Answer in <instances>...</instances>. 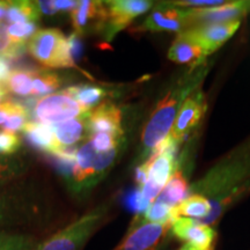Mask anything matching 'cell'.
Here are the masks:
<instances>
[{"instance_id": "obj_1", "label": "cell", "mask_w": 250, "mask_h": 250, "mask_svg": "<svg viewBox=\"0 0 250 250\" xmlns=\"http://www.w3.org/2000/svg\"><path fill=\"white\" fill-rule=\"evenodd\" d=\"M208 72V67L203 62L197 66L189 67V70L171 83L164 98L151 112V116L142 131L139 147L140 160H147L154 149L169 136L184 100L197 88L202 87Z\"/></svg>"}, {"instance_id": "obj_2", "label": "cell", "mask_w": 250, "mask_h": 250, "mask_svg": "<svg viewBox=\"0 0 250 250\" xmlns=\"http://www.w3.org/2000/svg\"><path fill=\"white\" fill-rule=\"evenodd\" d=\"M48 213L45 197L34 184L17 181L0 188V232L42 224Z\"/></svg>"}, {"instance_id": "obj_3", "label": "cell", "mask_w": 250, "mask_h": 250, "mask_svg": "<svg viewBox=\"0 0 250 250\" xmlns=\"http://www.w3.org/2000/svg\"><path fill=\"white\" fill-rule=\"evenodd\" d=\"M250 180V136L237 147L221 158L192 186L189 195H202L215 202Z\"/></svg>"}, {"instance_id": "obj_4", "label": "cell", "mask_w": 250, "mask_h": 250, "mask_svg": "<svg viewBox=\"0 0 250 250\" xmlns=\"http://www.w3.org/2000/svg\"><path fill=\"white\" fill-rule=\"evenodd\" d=\"M108 210V205H99L44 241L39 242L34 250H83L87 241L107 218Z\"/></svg>"}, {"instance_id": "obj_5", "label": "cell", "mask_w": 250, "mask_h": 250, "mask_svg": "<svg viewBox=\"0 0 250 250\" xmlns=\"http://www.w3.org/2000/svg\"><path fill=\"white\" fill-rule=\"evenodd\" d=\"M30 55L49 68L76 67L68 55L67 39L59 29L39 30L27 42Z\"/></svg>"}, {"instance_id": "obj_6", "label": "cell", "mask_w": 250, "mask_h": 250, "mask_svg": "<svg viewBox=\"0 0 250 250\" xmlns=\"http://www.w3.org/2000/svg\"><path fill=\"white\" fill-rule=\"evenodd\" d=\"M89 111L65 90L43 96L34 104L35 120L46 125L62 123L89 114Z\"/></svg>"}, {"instance_id": "obj_7", "label": "cell", "mask_w": 250, "mask_h": 250, "mask_svg": "<svg viewBox=\"0 0 250 250\" xmlns=\"http://www.w3.org/2000/svg\"><path fill=\"white\" fill-rule=\"evenodd\" d=\"M169 223H149L142 214L133 220L126 235L114 250H155L160 245L168 230L171 229Z\"/></svg>"}, {"instance_id": "obj_8", "label": "cell", "mask_w": 250, "mask_h": 250, "mask_svg": "<svg viewBox=\"0 0 250 250\" xmlns=\"http://www.w3.org/2000/svg\"><path fill=\"white\" fill-rule=\"evenodd\" d=\"M98 153L90 140L77 149L73 171L66 182L68 189L74 195L81 196L85 192L90 191L101 181L95 170V160Z\"/></svg>"}, {"instance_id": "obj_9", "label": "cell", "mask_w": 250, "mask_h": 250, "mask_svg": "<svg viewBox=\"0 0 250 250\" xmlns=\"http://www.w3.org/2000/svg\"><path fill=\"white\" fill-rule=\"evenodd\" d=\"M108 20L102 35L110 42L115 36L126 28L136 18L145 14L152 8L153 2L146 0H114L105 1Z\"/></svg>"}, {"instance_id": "obj_10", "label": "cell", "mask_w": 250, "mask_h": 250, "mask_svg": "<svg viewBox=\"0 0 250 250\" xmlns=\"http://www.w3.org/2000/svg\"><path fill=\"white\" fill-rule=\"evenodd\" d=\"M248 12L249 1H232L213 7L191 8L189 9V30L208 24L241 21V18Z\"/></svg>"}, {"instance_id": "obj_11", "label": "cell", "mask_w": 250, "mask_h": 250, "mask_svg": "<svg viewBox=\"0 0 250 250\" xmlns=\"http://www.w3.org/2000/svg\"><path fill=\"white\" fill-rule=\"evenodd\" d=\"M206 110L205 95L202 87L197 88L190 94L181 105L177 112L176 120L174 122L169 136L177 144H181L195 126L202 121Z\"/></svg>"}, {"instance_id": "obj_12", "label": "cell", "mask_w": 250, "mask_h": 250, "mask_svg": "<svg viewBox=\"0 0 250 250\" xmlns=\"http://www.w3.org/2000/svg\"><path fill=\"white\" fill-rule=\"evenodd\" d=\"M139 29L152 33H183L189 30V9L176 7L170 2L156 5Z\"/></svg>"}, {"instance_id": "obj_13", "label": "cell", "mask_w": 250, "mask_h": 250, "mask_svg": "<svg viewBox=\"0 0 250 250\" xmlns=\"http://www.w3.org/2000/svg\"><path fill=\"white\" fill-rule=\"evenodd\" d=\"M171 232L177 239L195 250H214L217 232L208 225L188 218H176L171 224Z\"/></svg>"}, {"instance_id": "obj_14", "label": "cell", "mask_w": 250, "mask_h": 250, "mask_svg": "<svg viewBox=\"0 0 250 250\" xmlns=\"http://www.w3.org/2000/svg\"><path fill=\"white\" fill-rule=\"evenodd\" d=\"M74 33L83 34L103 33L108 20V8L105 1H79L77 8L71 13Z\"/></svg>"}, {"instance_id": "obj_15", "label": "cell", "mask_w": 250, "mask_h": 250, "mask_svg": "<svg viewBox=\"0 0 250 250\" xmlns=\"http://www.w3.org/2000/svg\"><path fill=\"white\" fill-rule=\"evenodd\" d=\"M123 112L118 105L105 101L89 111L88 129L90 136L96 133H110L123 137L125 132L122 125Z\"/></svg>"}, {"instance_id": "obj_16", "label": "cell", "mask_w": 250, "mask_h": 250, "mask_svg": "<svg viewBox=\"0 0 250 250\" xmlns=\"http://www.w3.org/2000/svg\"><path fill=\"white\" fill-rule=\"evenodd\" d=\"M208 56V52L191 30L177 34L168 50L169 61L180 65H189L190 67L203 64Z\"/></svg>"}, {"instance_id": "obj_17", "label": "cell", "mask_w": 250, "mask_h": 250, "mask_svg": "<svg viewBox=\"0 0 250 250\" xmlns=\"http://www.w3.org/2000/svg\"><path fill=\"white\" fill-rule=\"evenodd\" d=\"M240 24H241V21H232V22L208 24V26L193 28L190 30L210 56L218 49H220L236 33Z\"/></svg>"}, {"instance_id": "obj_18", "label": "cell", "mask_w": 250, "mask_h": 250, "mask_svg": "<svg viewBox=\"0 0 250 250\" xmlns=\"http://www.w3.org/2000/svg\"><path fill=\"white\" fill-rule=\"evenodd\" d=\"M88 115L73 118V120L56 124L54 129L58 147H73L88 136Z\"/></svg>"}, {"instance_id": "obj_19", "label": "cell", "mask_w": 250, "mask_h": 250, "mask_svg": "<svg viewBox=\"0 0 250 250\" xmlns=\"http://www.w3.org/2000/svg\"><path fill=\"white\" fill-rule=\"evenodd\" d=\"M22 132L28 144L39 151L48 153V154H54L59 148L57 142H56L54 129L50 125L28 122L26 126L23 127Z\"/></svg>"}, {"instance_id": "obj_20", "label": "cell", "mask_w": 250, "mask_h": 250, "mask_svg": "<svg viewBox=\"0 0 250 250\" xmlns=\"http://www.w3.org/2000/svg\"><path fill=\"white\" fill-rule=\"evenodd\" d=\"M186 171L182 168H177L171 175L166 187L156 199L169 205L170 208H176L180 203L189 196L190 186L186 177Z\"/></svg>"}, {"instance_id": "obj_21", "label": "cell", "mask_w": 250, "mask_h": 250, "mask_svg": "<svg viewBox=\"0 0 250 250\" xmlns=\"http://www.w3.org/2000/svg\"><path fill=\"white\" fill-rule=\"evenodd\" d=\"M211 212V203L202 195H189L182 203L174 208V219L188 218L202 221Z\"/></svg>"}, {"instance_id": "obj_22", "label": "cell", "mask_w": 250, "mask_h": 250, "mask_svg": "<svg viewBox=\"0 0 250 250\" xmlns=\"http://www.w3.org/2000/svg\"><path fill=\"white\" fill-rule=\"evenodd\" d=\"M29 169V164L22 156L0 155V188L17 182Z\"/></svg>"}, {"instance_id": "obj_23", "label": "cell", "mask_w": 250, "mask_h": 250, "mask_svg": "<svg viewBox=\"0 0 250 250\" xmlns=\"http://www.w3.org/2000/svg\"><path fill=\"white\" fill-rule=\"evenodd\" d=\"M40 14V9L35 1H8L6 21L11 22V24L36 22Z\"/></svg>"}, {"instance_id": "obj_24", "label": "cell", "mask_w": 250, "mask_h": 250, "mask_svg": "<svg viewBox=\"0 0 250 250\" xmlns=\"http://www.w3.org/2000/svg\"><path fill=\"white\" fill-rule=\"evenodd\" d=\"M65 92L89 110L108 95V92L104 88L93 85L71 86L65 89Z\"/></svg>"}, {"instance_id": "obj_25", "label": "cell", "mask_w": 250, "mask_h": 250, "mask_svg": "<svg viewBox=\"0 0 250 250\" xmlns=\"http://www.w3.org/2000/svg\"><path fill=\"white\" fill-rule=\"evenodd\" d=\"M39 242L31 234L9 230L0 232V250H34Z\"/></svg>"}, {"instance_id": "obj_26", "label": "cell", "mask_w": 250, "mask_h": 250, "mask_svg": "<svg viewBox=\"0 0 250 250\" xmlns=\"http://www.w3.org/2000/svg\"><path fill=\"white\" fill-rule=\"evenodd\" d=\"M36 72L15 71L7 80V89L19 96L33 95V79Z\"/></svg>"}, {"instance_id": "obj_27", "label": "cell", "mask_w": 250, "mask_h": 250, "mask_svg": "<svg viewBox=\"0 0 250 250\" xmlns=\"http://www.w3.org/2000/svg\"><path fill=\"white\" fill-rule=\"evenodd\" d=\"M61 86V79L51 72H36L33 79V95L42 96L55 92Z\"/></svg>"}, {"instance_id": "obj_28", "label": "cell", "mask_w": 250, "mask_h": 250, "mask_svg": "<svg viewBox=\"0 0 250 250\" xmlns=\"http://www.w3.org/2000/svg\"><path fill=\"white\" fill-rule=\"evenodd\" d=\"M143 218L149 223H169L174 221V208L165 204L164 202L155 199L149 208L144 212Z\"/></svg>"}, {"instance_id": "obj_29", "label": "cell", "mask_w": 250, "mask_h": 250, "mask_svg": "<svg viewBox=\"0 0 250 250\" xmlns=\"http://www.w3.org/2000/svg\"><path fill=\"white\" fill-rule=\"evenodd\" d=\"M7 33L15 44L26 45L27 40L29 41L37 33V24L36 22L12 23L7 26Z\"/></svg>"}, {"instance_id": "obj_30", "label": "cell", "mask_w": 250, "mask_h": 250, "mask_svg": "<svg viewBox=\"0 0 250 250\" xmlns=\"http://www.w3.org/2000/svg\"><path fill=\"white\" fill-rule=\"evenodd\" d=\"M90 142H92L94 148L100 153L108 152L110 149L117 147L120 145H124L125 138L124 136H115L110 133H96L90 136Z\"/></svg>"}, {"instance_id": "obj_31", "label": "cell", "mask_w": 250, "mask_h": 250, "mask_svg": "<svg viewBox=\"0 0 250 250\" xmlns=\"http://www.w3.org/2000/svg\"><path fill=\"white\" fill-rule=\"evenodd\" d=\"M21 147V139L17 133L0 131V155H14Z\"/></svg>"}, {"instance_id": "obj_32", "label": "cell", "mask_w": 250, "mask_h": 250, "mask_svg": "<svg viewBox=\"0 0 250 250\" xmlns=\"http://www.w3.org/2000/svg\"><path fill=\"white\" fill-rule=\"evenodd\" d=\"M124 202L129 210L136 212V213H138V215L144 214V212L147 210L149 205H151L149 203H147L143 198L140 188H138V189H134L132 191L127 193L126 197H125Z\"/></svg>"}, {"instance_id": "obj_33", "label": "cell", "mask_w": 250, "mask_h": 250, "mask_svg": "<svg viewBox=\"0 0 250 250\" xmlns=\"http://www.w3.org/2000/svg\"><path fill=\"white\" fill-rule=\"evenodd\" d=\"M67 46L71 61L74 64V66H77L76 62L80 61L83 54V43L80 39V35H78L77 33L71 34L67 37Z\"/></svg>"}, {"instance_id": "obj_34", "label": "cell", "mask_w": 250, "mask_h": 250, "mask_svg": "<svg viewBox=\"0 0 250 250\" xmlns=\"http://www.w3.org/2000/svg\"><path fill=\"white\" fill-rule=\"evenodd\" d=\"M28 118H29V114H17L9 116L5 124L2 125V129L5 131H9V132H17V131H22L23 127L26 126L28 123Z\"/></svg>"}, {"instance_id": "obj_35", "label": "cell", "mask_w": 250, "mask_h": 250, "mask_svg": "<svg viewBox=\"0 0 250 250\" xmlns=\"http://www.w3.org/2000/svg\"><path fill=\"white\" fill-rule=\"evenodd\" d=\"M171 5L176 7H192V8H204V7H213V6L224 5L225 1L221 0H191V1H174L170 2Z\"/></svg>"}, {"instance_id": "obj_36", "label": "cell", "mask_w": 250, "mask_h": 250, "mask_svg": "<svg viewBox=\"0 0 250 250\" xmlns=\"http://www.w3.org/2000/svg\"><path fill=\"white\" fill-rule=\"evenodd\" d=\"M36 4L41 14L55 15L58 13V9L56 8L55 1H52V0H40V1H36Z\"/></svg>"}, {"instance_id": "obj_37", "label": "cell", "mask_w": 250, "mask_h": 250, "mask_svg": "<svg viewBox=\"0 0 250 250\" xmlns=\"http://www.w3.org/2000/svg\"><path fill=\"white\" fill-rule=\"evenodd\" d=\"M9 76H11V62L4 56H0V85L7 83Z\"/></svg>"}, {"instance_id": "obj_38", "label": "cell", "mask_w": 250, "mask_h": 250, "mask_svg": "<svg viewBox=\"0 0 250 250\" xmlns=\"http://www.w3.org/2000/svg\"><path fill=\"white\" fill-rule=\"evenodd\" d=\"M148 177V169L146 164L139 165L138 167L136 168V171H134V181L138 184L139 188L144 187V184L146 183Z\"/></svg>"}, {"instance_id": "obj_39", "label": "cell", "mask_w": 250, "mask_h": 250, "mask_svg": "<svg viewBox=\"0 0 250 250\" xmlns=\"http://www.w3.org/2000/svg\"><path fill=\"white\" fill-rule=\"evenodd\" d=\"M78 4H79V1H73V0H56L55 1L56 8L58 11L71 12V13L77 8Z\"/></svg>"}, {"instance_id": "obj_40", "label": "cell", "mask_w": 250, "mask_h": 250, "mask_svg": "<svg viewBox=\"0 0 250 250\" xmlns=\"http://www.w3.org/2000/svg\"><path fill=\"white\" fill-rule=\"evenodd\" d=\"M7 6H8V1H0V22L2 21V19L6 18Z\"/></svg>"}, {"instance_id": "obj_41", "label": "cell", "mask_w": 250, "mask_h": 250, "mask_svg": "<svg viewBox=\"0 0 250 250\" xmlns=\"http://www.w3.org/2000/svg\"><path fill=\"white\" fill-rule=\"evenodd\" d=\"M6 94H7V89L5 88L4 85H0V105L5 102L4 100H5Z\"/></svg>"}, {"instance_id": "obj_42", "label": "cell", "mask_w": 250, "mask_h": 250, "mask_svg": "<svg viewBox=\"0 0 250 250\" xmlns=\"http://www.w3.org/2000/svg\"><path fill=\"white\" fill-rule=\"evenodd\" d=\"M179 250H195V249H193L192 247H190L189 245H187V243H184V245L181 247Z\"/></svg>"}]
</instances>
